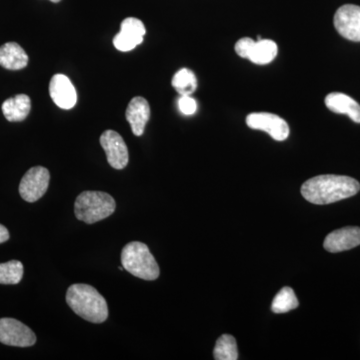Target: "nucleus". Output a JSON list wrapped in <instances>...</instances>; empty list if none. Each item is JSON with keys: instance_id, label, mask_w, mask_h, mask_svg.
Masks as SVG:
<instances>
[{"instance_id": "nucleus-7", "label": "nucleus", "mask_w": 360, "mask_h": 360, "mask_svg": "<svg viewBox=\"0 0 360 360\" xmlns=\"http://www.w3.org/2000/svg\"><path fill=\"white\" fill-rule=\"evenodd\" d=\"M51 180L49 169L44 167L30 168L21 179L20 194L27 202L40 200L47 191Z\"/></svg>"}, {"instance_id": "nucleus-13", "label": "nucleus", "mask_w": 360, "mask_h": 360, "mask_svg": "<svg viewBox=\"0 0 360 360\" xmlns=\"http://www.w3.org/2000/svg\"><path fill=\"white\" fill-rule=\"evenodd\" d=\"M125 117L131 127L132 132L136 136H141L150 118V108L143 97L136 96L131 99L127 106Z\"/></svg>"}, {"instance_id": "nucleus-6", "label": "nucleus", "mask_w": 360, "mask_h": 360, "mask_svg": "<svg viewBox=\"0 0 360 360\" xmlns=\"http://www.w3.org/2000/svg\"><path fill=\"white\" fill-rule=\"evenodd\" d=\"M246 124L251 129L267 132L276 141H283L290 136L288 122L281 116L269 112L250 113L246 117Z\"/></svg>"}, {"instance_id": "nucleus-25", "label": "nucleus", "mask_w": 360, "mask_h": 360, "mask_svg": "<svg viewBox=\"0 0 360 360\" xmlns=\"http://www.w3.org/2000/svg\"><path fill=\"white\" fill-rule=\"evenodd\" d=\"M51 2H54V4H58V2H60L61 0H51Z\"/></svg>"}, {"instance_id": "nucleus-11", "label": "nucleus", "mask_w": 360, "mask_h": 360, "mask_svg": "<svg viewBox=\"0 0 360 360\" xmlns=\"http://www.w3.org/2000/svg\"><path fill=\"white\" fill-rule=\"evenodd\" d=\"M49 94L53 103L63 110H71L77 104V90L65 75H53L49 84Z\"/></svg>"}, {"instance_id": "nucleus-20", "label": "nucleus", "mask_w": 360, "mask_h": 360, "mask_svg": "<svg viewBox=\"0 0 360 360\" xmlns=\"http://www.w3.org/2000/svg\"><path fill=\"white\" fill-rule=\"evenodd\" d=\"M213 357L217 360L238 359V345L236 338L231 335L220 336L213 350Z\"/></svg>"}, {"instance_id": "nucleus-21", "label": "nucleus", "mask_w": 360, "mask_h": 360, "mask_svg": "<svg viewBox=\"0 0 360 360\" xmlns=\"http://www.w3.org/2000/svg\"><path fill=\"white\" fill-rule=\"evenodd\" d=\"M23 264L18 260L0 264V284L20 283L23 276Z\"/></svg>"}, {"instance_id": "nucleus-24", "label": "nucleus", "mask_w": 360, "mask_h": 360, "mask_svg": "<svg viewBox=\"0 0 360 360\" xmlns=\"http://www.w3.org/2000/svg\"><path fill=\"white\" fill-rule=\"evenodd\" d=\"M9 239V232L4 225L0 224V243H6Z\"/></svg>"}, {"instance_id": "nucleus-2", "label": "nucleus", "mask_w": 360, "mask_h": 360, "mask_svg": "<svg viewBox=\"0 0 360 360\" xmlns=\"http://www.w3.org/2000/svg\"><path fill=\"white\" fill-rule=\"evenodd\" d=\"M66 302L85 321L103 323L108 319V307L105 298L89 284H72L66 292Z\"/></svg>"}, {"instance_id": "nucleus-17", "label": "nucleus", "mask_w": 360, "mask_h": 360, "mask_svg": "<svg viewBox=\"0 0 360 360\" xmlns=\"http://www.w3.org/2000/svg\"><path fill=\"white\" fill-rule=\"evenodd\" d=\"M277 52H278V47L276 42L269 39H260L255 41L248 59L255 65H269L276 58Z\"/></svg>"}, {"instance_id": "nucleus-4", "label": "nucleus", "mask_w": 360, "mask_h": 360, "mask_svg": "<svg viewBox=\"0 0 360 360\" xmlns=\"http://www.w3.org/2000/svg\"><path fill=\"white\" fill-rule=\"evenodd\" d=\"M115 208V198L110 194L103 191H84L75 200V213L80 221L92 224L110 217Z\"/></svg>"}, {"instance_id": "nucleus-22", "label": "nucleus", "mask_w": 360, "mask_h": 360, "mask_svg": "<svg viewBox=\"0 0 360 360\" xmlns=\"http://www.w3.org/2000/svg\"><path fill=\"white\" fill-rule=\"evenodd\" d=\"M255 41L250 37H243L239 39L236 44V52L240 58H250L251 51L255 46Z\"/></svg>"}, {"instance_id": "nucleus-3", "label": "nucleus", "mask_w": 360, "mask_h": 360, "mask_svg": "<svg viewBox=\"0 0 360 360\" xmlns=\"http://www.w3.org/2000/svg\"><path fill=\"white\" fill-rule=\"evenodd\" d=\"M123 269L143 281H155L160 274V266L148 246L139 241L127 243L122 251Z\"/></svg>"}, {"instance_id": "nucleus-18", "label": "nucleus", "mask_w": 360, "mask_h": 360, "mask_svg": "<svg viewBox=\"0 0 360 360\" xmlns=\"http://www.w3.org/2000/svg\"><path fill=\"white\" fill-rule=\"evenodd\" d=\"M172 84L180 96H191L198 89V79L195 75L187 68H182L177 71L172 78Z\"/></svg>"}, {"instance_id": "nucleus-10", "label": "nucleus", "mask_w": 360, "mask_h": 360, "mask_svg": "<svg viewBox=\"0 0 360 360\" xmlns=\"http://www.w3.org/2000/svg\"><path fill=\"white\" fill-rule=\"evenodd\" d=\"M146 32V26L139 18H125L122 22L120 32L113 39V44L118 51H132L137 45L142 44Z\"/></svg>"}, {"instance_id": "nucleus-9", "label": "nucleus", "mask_w": 360, "mask_h": 360, "mask_svg": "<svg viewBox=\"0 0 360 360\" xmlns=\"http://www.w3.org/2000/svg\"><path fill=\"white\" fill-rule=\"evenodd\" d=\"M101 144L111 167L120 170L129 165V148L122 135L115 130H106L101 134Z\"/></svg>"}, {"instance_id": "nucleus-5", "label": "nucleus", "mask_w": 360, "mask_h": 360, "mask_svg": "<svg viewBox=\"0 0 360 360\" xmlns=\"http://www.w3.org/2000/svg\"><path fill=\"white\" fill-rule=\"evenodd\" d=\"M0 342L9 347H30L37 342L34 333L14 319H0Z\"/></svg>"}, {"instance_id": "nucleus-15", "label": "nucleus", "mask_w": 360, "mask_h": 360, "mask_svg": "<svg viewBox=\"0 0 360 360\" xmlns=\"http://www.w3.org/2000/svg\"><path fill=\"white\" fill-rule=\"evenodd\" d=\"M28 63L25 49L16 42H7L0 46V65L8 70H20Z\"/></svg>"}, {"instance_id": "nucleus-14", "label": "nucleus", "mask_w": 360, "mask_h": 360, "mask_svg": "<svg viewBox=\"0 0 360 360\" xmlns=\"http://www.w3.org/2000/svg\"><path fill=\"white\" fill-rule=\"evenodd\" d=\"M329 110L338 115H347L354 122L360 123V104L352 97L340 92H333L326 97Z\"/></svg>"}, {"instance_id": "nucleus-16", "label": "nucleus", "mask_w": 360, "mask_h": 360, "mask_svg": "<svg viewBox=\"0 0 360 360\" xmlns=\"http://www.w3.org/2000/svg\"><path fill=\"white\" fill-rule=\"evenodd\" d=\"M1 108L8 122H23L32 110V101L26 94H18L4 101Z\"/></svg>"}, {"instance_id": "nucleus-8", "label": "nucleus", "mask_w": 360, "mask_h": 360, "mask_svg": "<svg viewBox=\"0 0 360 360\" xmlns=\"http://www.w3.org/2000/svg\"><path fill=\"white\" fill-rule=\"evenodd\" d=\"M335 30L350 41L360 42V6L345 4L335 13Z\"/></svg>"}, {"instance_id": "nucleus-12", "label": "nucleus", "mask_w": 360, "mask_h": 360, "mask_svg": "<svg viewBox=\"0 0 360 360\" xmlns=\"http://www.w3.org/2000/svg\"><path fill=\"white\" fill-rule=\"evenodd\" d=\"M360 245V227L347 226L330 232L324 239V250L336 253Z\"/></svg>"}, {"instance_id": "nucleus-19", "label": "nucleus", "mask_w": 360, "mask_h": 360, "mask_svg": "<svg viewBox=\"0 0 360 360\" xmlns=\"http://www.w3.org/2000/svg\"><path fill=\"white\" fill-rule=\"evenodd\" d=\"M298 304L300 303H298L295 291L292 288L285 286L277 292L274 302H272L271 310L277 314H286L290 310L297 309Z\"/></svg>"}, {"instance_id": "nucleus-23", "label": "nucleus", "mask_w": 360, "mask_h": 360, "mask_svg": "<svg viewBox=\"0 0 360 360\" xmlns=\"http://www.w3.org/2000/svg\"><path fill=\"white\" fill-rule=\"evenodd\" d=\"M179 108L184 115H193L198 110V103L191 96H180Z\"/></svg>"}, {"instance_id": "nucleus-1", "label": "nucleus", "mask_w": 360, "mask_h": 360, "mask_svg": "<svg viewBox=\"0 0 360 360\" xmlns=\"http://www.w3.org/2000/svg\"><path fill=\"white\" fill-rule=\"evenodd\" d=\"M359 182L345 175H319L307 180L302 186L303 198L317 205L347 200L359 193Z\"/></svg>"}]
</instances>
